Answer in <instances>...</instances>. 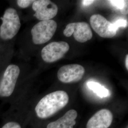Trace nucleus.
<instances>
[{
	"label": "nucleus",
	"instance_id": "nucleus-1",
	"mask_svg": "<svg viewBox=\"0 0 128 128\" xmlns=\"http://www.w3.org/2000/svg\"><path fill=\"white\" fill-rule=\"evenodd\" d=\"M69 102L68 94L64 91H56L43 97L35 107L37 116L40 119L49 118L64 107Z\"/></svg>",
	"mask_w": 128,
	"mask_h": 128
},
{
	"label": "nucleus",
	"instance_id": "nucleus-2",
	"mask_svg": "<svg viewBox=\"0 0 128 128\" xmlns=\"http://www.w3.org/2000/svg\"><path fill=\"white\" fill-rule=\"evenodd\" d=\"M0 18L2 24L0 26V37L4 40H12L18 33L21 27L17 10L12 8H8Z\"/></svg>",
	"mask_w": 128,
	"mask_h": 128
},
{
	"label": "nucleus",
	"instance_id": "nucleus-3",
	"mask_svg": "<svg viewBox=\"0 0 128 128\" xmlns=\"http://www.w3.org/2000/svg\"><path fill=\"white\" fill-rule=\"evenodd\" d=\"M57 27V23L52 20L40 22L31 30L33 42L36 45L46 43L54 36Z\"/></svg>",
	"mask_w": 128,
	"mask_h": 128
},
{
	"label": "nucleus",
	"instance_id": "nucleus-4",
	"mask_svg": "<svg viewBox=\"0 0 128 128\" xmlns=\"http://www.w3.org/2000/svg\"><path fill=\"white\" fill-rule=\"evenodd\" d=\"M20 74L18 66L12 64L7 67L0 82V96L7 97L12 94Z\"/></svg>",
	"mask_w": 128,
	"mask_h": 128
},
{
	"label": "nucleus",
	"instance_id": "nucleus-5",
	"mask_svg": "<svg viewBox=\"0 0 128 128\" xmlns=\"http://www.w3.org/2000/svg\"><path fill=\"white\" fill-rule=\"evenodd\" d=\"M69 45L64 41L52 42L43 48L42 60L46 63H53L61 59L68 51Z\"/></svg>",
	"mask_w": 128,
	"mask_h": 128
},
{
	"label": "nucleus",
	"instance_id": "nucleus-6",
	"mask_svg": "<svg viewBox=\"0 0 128 128\" xmlns=\"http://www.w3.org/2000/svg\"><path fill=\"white\" fill-rule=\"evenodd\" d=\"M63 33L67 37H70L73 34L74 39L81 43L90 40L92 37L91 28L86 22L69 23L66 25Z\"/></svg>",
	"mask_w": 128,
	"mask_h": 128
},
{
	"label": "nucleus",
	"instance_id": "nucleus-7",
	"mask_svg": "<svg viewBox=\"0 0 128 128\" xmlns=\"http://www.w3.org/2000/svg\"><path fill=\"white\" fill-rule=\"evenodd\" d=\"M34 16L41 21L50 20L58 12L57 5L49 0H37L32 4Z\"/></svg>",
	"mask_w": 128,
	"mask_h": 128
},
{
	"label": "nucleus",
	"instance_id": "nucleus-8",
	"mask_svg": "<svg viewBox=\"0 0 128 128\" xmlns=\"http://www.w3.org/2000/svg\"><path fill=\"white\" fill-rule=\"evenodd\" d=\"M84 73L85 69L82 66L70 64L60 68L58 72V78L64 83L78 82L82 79Z\"/></svg>",
	"mask_w": 128,
	"mask_h": 128
},
{
	"label": "nucleus",
	"instance_id": "nucleus-9",
	"mask_svg": "<svg viewBox=\"0 0 128 128\" xmlns=\"http://www.w3.org/2000/svg\"><path fill=\"white\" fill-rule=\"evenodd\" d=\"M90 24L94 32L104 38H112L116 35L117 32L112 23L100 14H94L90 19Z\"/></svg>",
	"mask_w": 128,
	"mask_h": 128
},
{
	"label": "nucleus",
	"instance_id": "nucleus-10",
	"mask_svg": "<svg viewBox=\"0 0 128 128\" xmlns=\"http://www.w3.org/2000/svg\"><path fill=\"white\" fill-rule=\"evenodd\" d=\"M112 120L113 115L110 110L103 109L97 112L88 120L86 128H108Z\"/></svg>",
	"mask_w": 128,
	"mask_h": 128
},
{
	"label": "nucleus",
	"instance_id": "nucleus-11",
	"mask_svg": "<svg viewBox=\"0 0 128 128\" xmlns=\"http://www.w3.org/2000/svg\"><path fill=\"white\" fill-rule=\"evenodd\" d=\"M77 117L78 112L76 110H69L60 119L48 124L46 128H73Z\"/></svg>",
	"mask_w": 128,
	"mask_h": 128
},
{
	"label": "nucleus",
	"instance_id": "nucleus-12",
	"mask_svg": "<svg viewBox=\"0 0 128 128\" xmlns=\"http://www.w3.org/2000/svg\"><path fill=\"white\" fill-rule=\"evenodd\" d=\"M87 86L89 89L101 98L107 97L110 95L109 91L98 82L89 81L87 82Z\"/></svg>",
	"mask_w": 128,
	"mask_h": 128
},
{
	"label": "nucleus",
	"instance_id": "nucleus-13",
	"mask_svg": "<svg viewBox=\"0 0 128 128\" xmlns=\"http://www.w3.org/2000/svg\"><path fill=\"white\" fill-rule=\"evenodd\" d=\"M110 4L115 8L120 10L123 14H128V0H109Z\"/></svg>",
	"mask_w": 128,
	"mask_h": 128
},
{
	"label": "nucleus",
	"instance_id": "nucleus-14",
	"mask_svg": "<svg viewBox=\"0 0 128 128\" xmlns=\"http://www.w3.org/2000/svg\"><path fill=\"white\" fill-rule=\"evenodd\" d=\"M112 23L113 27L114 28L116 32L118 30L119 28H126L128 26V22L126 20L124 19H120L117 20L114 22Z\"/></svg>",
	"mask_w": 128,
	"mask_h": 128
},
{
	"label": "nucleus",
	"instance_id": "nucleus-15",
	"mask_svg": "<svg viewBox=\"0 0 128 128\" xmlns=\"http://www.w3.org/2000/svg\"><path fill=\"white\" fill-rule=\"evenodd\" d=\"M34 1L32 0H17V4L18 7L22 8H26L32 4Z\"/></svg>",
	"mask_w": 128,
	"mask_h": 128
},
{
	"label": "nucleus",
	"instance_id": "nucleus-16",
	"mask_svg": "<svg viewBox=\"0 0 128 128\" xmlns=\"http://www.w3.org/2000/svg\"><path fill=\"white\" fill-rule=\"evenodd\" d=\"M2 128H22L20 125L17 122H10L4 125Z\"/></svg>",
	"mask_w": 128,
	"mask_h": 128
},
{
	"label": "nucleus",
	"instance_id": "nucleus-17",
	"mask_svg": "<svg viewBox=\"0 0 128 128\" xmlns=\"http://www.w3.org/2000/svg\"><path fill=\"white\" fill-rule=\"evenodd\" d=\"M82 4L84 6H89L90 5L92 4H93L95 0H82Z\"/></svg>",
	"mask_w": 128,
	"mask_h": 128
},
{
	"label": "nucleus",
	"instance_id": "nucleus-18",
	"mask_svg": "<svg viewBox=\"0 0 128 128\" xmlns=\"http://www.w3.org/2000/svg\"><path fill=\"white\" fill-rule=\"evenodd\" d=\"M125 64H126V68L127 70H128V55H127L126 57V61H125Z\"/></svg>",
	"mask_w": 128,
	"mask_h": 128
}]
</instances>
